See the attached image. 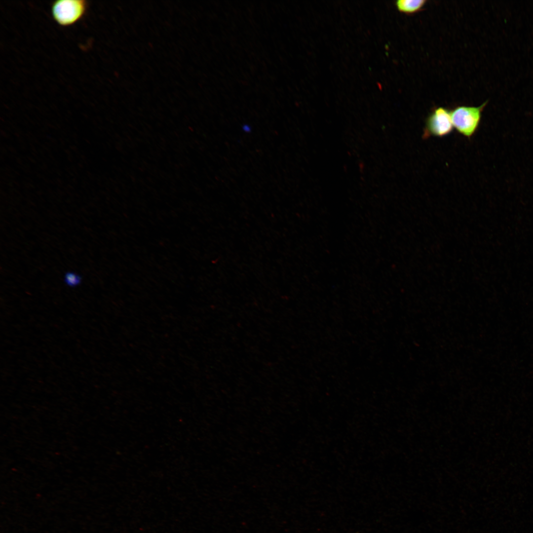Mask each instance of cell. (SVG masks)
<instances>
[{"label": "cell", "instance_id": "obj_1", "mask_svg": "<svg viewBox=\"0 0 533 533\" xmlns=\"http://www.w3.org/2000/svg\"><path fill=\"white\" fill-rule=\"evenodd\" d=\"M488 101L478 107L458 106L451 111L454 127L462 136L470 139L477 131L482 113Z\"/></svg>", "mask_w": 533, "mask_h": 533}, {"label": "cell", "instance_id": "obj_2", "mask_svg": "<svg viewBox=\"0 0 533 533\" xmlns=\"http://www.w3.org/2000/svg\"><path fill=\"white\" fill-rule=\"evenodd\" d=\"M88 8L85 0H58L51 4V13L55 22L66 27L77 23L85 15Z\"/></svg>", "mask_w": 533, "mask_h": 533}, {"label": "cell", "instance_id": "obj_3", "mask_svg": "<svg viewBox=\"0 0 533 533\" xmlns=\"http://www.w3.org/2000/svg\"><path fill=\"white\" fill-rule=\"evenodd\" d=\"M454 130L451 111L446 108H434L425 121L422 138H442L450 135Z\"/></svg>", "mask_w": 533, "mask_h": 533}, {"label": "cell", "instance_id": "obj_4", "mask_svg": "<svg viewBox=\"0 0 533 533\" xmlns=\"http://www.w3.org/2000/svg\"><path fill=\"white\" fill-rule=\"evenodd\" d=\"M426 2L425 0H398L395 5L400 12L411 14L421 10Z\"/></svg>", "mask_w": 533, "mask_h": 533}, {"label": "cell", "instance_id": "obj_5", "mask_svg": "<svg viewBox=\"0 0 533 533\" xmlns=\"http://www.w3.org/2000/svg\"><path fill=\"white\" fill-rule=\"evenodd\" d=\"M64 282L70 287H76L80 284L81 277L74 272H67L64 276Z\"/></svg>", "mask_w": 533, "mask_h": 533}, {"label": "cell", "instance_id": "obj_6", "mask_svg": "<svg viewBox=\"0 0 533 533\" xmlns=\"http://www.w3.org/2000/svg\"><path fill=\"white\" fill-rule=\"evenodd\" d=\"M243 130L244 131L249 132L250 130V128L249 126H246V125H245L244 126H243Z\"/></svg>", "mask_w": 533, "mask_h": 533}]
</instances>
